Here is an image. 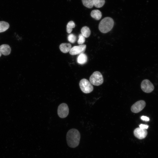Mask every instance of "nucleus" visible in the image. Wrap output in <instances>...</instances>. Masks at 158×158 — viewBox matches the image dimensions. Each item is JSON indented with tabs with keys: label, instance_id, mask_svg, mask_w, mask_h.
Returning a JSON list of instances; mask_svg holds the SVG:
<instances>
[{
	"label": "nucleus",
	"instance_id": "nucleus-20",
	"mask_svg": "<svg viewBox=\"0 0 158 158\" xmlns=\"http://www.w3.org/2000/svg\"><path fill=\"white\" fill-rule=\"evenodd\" d=\"M78 40V43L79 45H82L85 42V37L81 34L79 35Z\"/></svg>",
	"mask_w": 158,
	"mask_h": 158
},
{
	"label": "nucleus",
	"instance_id": "nucleus-3",
	"mask_svg": "<svg viewBox=\"0 0 158 158\" xmlns=\"http://www.w3.org/2000/svg\"><path fill=\"white\" fill-rule=\"evenodd\" d=\"M90 81L92 84L95 86H99L102 84L104 79L102 74L99 71L94 72L90 78Z\"/></svg>",
	"mask_w": 158,
	"mask_h": 158
},
{
	"label": "nucleus",
	"instance_id": "nucleus-21",
	"mask_svg": "<svg viewBox=\"0 0 158 158\" xmlns=\"http://www.w3.org/2000/svg\"><path fill=\"white\" fill-rule=\"evenodd\" d=\"M149 126L147 125L141 124L139 125V127L142 129H147L148 128Z\"/></svg>",
	"mask_w": 158,
	"mask_h": 158
},
{
	"label": "nucleus",
	"instance_id": "nucleus-22",
	"mask_svg": "<svg viewBox=\"0 0 158 158\" xmlns=\"http://www.w3.org/2000/svg\"><path fill=\"white\" fill-rule=\"evenodd\" d=\"M141 119L143 121H149L150 120V119L149 117L144 116H141Z\"/></svg>",
	"mask_w": 158,
	"mask_h": 158
},
{
	"label": "nucleus",
	"instance_id": "nucleus-18",
	"mask_svg": "<svg viewBox=\"0 0 158 158\" xmlns=\"http://www.w3.org/2000/svg\"><path fill=\"white\" fill-rule=\"evenodd\" d=\"M75 27V24L73 21L68 22L66 26V31L68 33H70L72 30V29Z\"/></svg>",
	"mask_w": 158,
	"mask_h": 158
},
{
	"label": "nucleus",
	"instance_id": "nucleus-2",
	"mask_svg": "<svg viewBox=\"0 0 158 158\" xmlns=\"http://www.w3.org/2000/svg\"><path fill=\"white\" fill-rule=\"evenodd\" d=\"M114 25V21L112 18L106 17L101 21L99 25V28L102 32L106 33L111 30Z\"/></svg>",
	"mask_w": 158,
	"mask_h": 158
},
{
	"label": "nucleus",
	"instance_id": "nucleus-14",
	"mask_svg": "<svg viewBox=\"0 0 158 158\" xmlns=\"http://www.w3.org/2000/svg\"><path fill=\"white\" fill-rule=\"evenodd\" d=\"M9 24L4 21H0V33L6 31L9 27Z\"/></svg>",
	"mask_w": 158,
	"mask_h": 158
},
{
	"label": "nucleus",
	"instance_id": "nucleus-6",
	"mask_svg": "<svg viewBox=\"0 0 158 158\" xmlns=\"http://www.w3.org/2000/svg\"><path fill=\"white\" fill-rule=\"evenodd\" d=\"M141 87L143 92L147 93L151 92L154 89L153 84L148 79L144 80L142 81Z\"/></svg>",
	"mask_w": 158,
	"mask_h": 158
},
{
	"label": "nucleus",
	"instance_id": "nucleus-16",
	"mask_svg": "<svg viewBox=\"0 0 158 158\" xmlns=\"http://www.w3.org/2000/svg\"><path fill=\"white\" fill-rule=\"evenodd\" d=\"M83 5L87 8H90L94 6L93 0H82Z\"/></svg>",
	"mask_w": 158,
	"mask_h": 158
},
{
	"label": "nucleus",
	"instance_id": "nucleus-5",
	"mask_svg": "<svg viewBox=\"0 0 158 158\" xmlns=\"http://www.w3.org/2000/svg\"><path fill=\"white\" fill-rule=\"evenodd\" d=\"M57 113L61 118H64L66 117L69 113V109L67 105L65 103L60 104L58 108Z\"/></svg>",
	"mask_w": 158,
	"mask_h": 158
},
{
	"label": "nucleus",
	"instance_id": "nucleus-10",
	"mask_svg": "<svg viewBox=\"0 0 158 158\" xmlns=\"http://www.w3.org/2000/svg\"><path fill=\"white\" fill-rule=\"evenodd\" d=\"M11 49L8 44H3L0 46V51L1 54L7 56L9 55L11 52Z\"/></svg>",
	"mask_w": 158,
	"mask_h": 158
},
{
	"label": "nucleus",
	"instance_id": "nucleus-17",
	"mask_svg": "<svg viewBox=\"0 0 158 158\" xmlns=\"http://www.w3.org/2000/svg\"><path fill=\"white\" fill-rule=\"evenodd\" d=\"M94 6L97 8L102 7L105 3V0H93Z\"/></svg>",
	"mask_w": 158,
	"mask_h": 158
},
{
	"label": "nucleus",
	"instance_id": "nucleus-7",
	"mask_svg": "<svg viewBox=\"0 0 158 158\" xmlns=\"http://www.w3.org/2000/svg\"><path fill=\"white\" fill-rule=\"evenodd\" d=\"M145 102L143 100L138 101L133 104L131 107V110L134 113H138L142 110L145 107Z\"/></svg>",
	"mask_w": 158,
	"mask_h": 158
},
{
	"label": "nucleus",
	"instance_id": "nucleus-9",
	"mask_svg": "<svg viewBox=\"0 0 158 158\" xmlns=\"http://www.w3.org/2000/svg\"><path fill=\"white\" fill-rule=\"evenodd\" d=\"M135 136L139 139L145 138L147 136V132L145 129H142L140 127L136 128L134 130Z\"/></svg>",
	"mask_w": 158,
	"mask_h": 158
},
{
	"label": "nucleus",
	"instance_id": "nucleus-19",
	"mask_svg": "<svg viewBox=\"0 0 158 158\" xmlns=\"http://www.w3.org/2000/svg\"><path fill=\"white\" fill-rule=\"evenodd\" d=\"M68 40L70 42L73 43L76 41V36L74 34H70L68 37Z\"/></svg>",
	"mask_w": 158,
	"mask_h": 158
},
{
	"label": "nucleus",
	"instance_id": "nucleus-23",
	"mask_svg": "<svg viewBox=\"0 0 158 158\" xmlns=\"http://www.w3.org/2000/svg\"><path fill=\"white\" fill-rule=\"evenodd\" d=\"M1 53L0 51V57L1 56Z\"/></svg>",
	"mask_w": 158,
	"mask_h": 158
},
{
	"label": "nucleus",
	"instance_id": "nucleus-11",
	"mask_svg": "<svg viewBox=\"0 0 158 158\" xmlns=\"http://www.w3.org/2000/svg\"><path fill=\"white\" fill-rule=\"evenodd\" d=\"M59 47L61 51L65 53L70 51L71 48V46L69 43H62L60 45Z\"/></svg>",
	"mask_w": 158,
	"mask_h": 158
},
{
	"label": "nucleus",
	"instance_id": "nucleus-15",
	"mask_svg": "<svg viewBox=\"0 0 158 158\" xmlns=\"http://www.w3.org/2000/svg\"><path fill=\"white\" fill-rule=\"evenodd\" d=\"M81 34L85 37H88L91 34V31L90 28L87 27H83L81 29Z\"/></svg>",
	"mask_w": 158,
	"mask_h": 158
},
{
	"label": "nucleus",
	"instance_id": "nucleus-4",
	"mask_svg": "<svg viewBox=\"0 0 158 158\" xmlns=\"http://www.w3.org/2000/svg\"><path fill=\"white\" fill-rule=\"evenodd\" d=\"M79 86L81 91L85 93H89L93 90L92 84L90 81L85 78L81 79L79 82Z\"/></svg>",
	"mask_w": 158,
	"mask_h": 158
},
{
	"label": "nucleus",
	"instance_id": "nucleus-13",
	"mask_svg": "<svg viewBox=\"0 0 158 158\" xmlns=\"http://www.w3.org/2000/svg\"><path fill=\"white\" fill-rule=\"evenodd\" d=\"M87 58V56L84 53L79 54L77 58V62L80 64H83L86 63Z\"/></svg>",
	"mask_w": 158,
	"mask_h": 158
},
{
	"label": "nucleus",
	"instance_id": "nucleus-1",
	"mask_svg": "<svg viewBox=\"0 0 158 158\" xmlns=\"http://www.w3.org/2000/svg\"><path fill=\"white\" fill-rule=\"evenodd\" d=\"M80 135L79 131L75 128L69 130L67 132L66 139L68 145L74 148L78 146L80 142Z\"/></svg>",
	"mask_w": 158,
	"mask_h": 158
},
{
	"label": "nucleus",
	"instance_id": "nucleus-12",
	"mask_svg": "<svg viewBox=\"0 0 158 158\" xmlns=\"http://www.w3.org/2000/svg\"><path fill=\"white\" fill-rule=\"evenodd\" d=\"M90 15L92 18L97 20L100 19L102 16L101 12L97 9L92 10L91 13Z\"/></svg>",
	"mask_w": 158,
	"mask_h": 158
},
{
	"label": "nucleus",
	"instance_id": "nucleus-8",
	"mask_svg": "<svg viewBox=\"0 0 158 158\" xmlns=\"http://www.w3.org/2000/svg\"><path fill=\"white\" fill-rule=\"evenodd\" d=\"M86 47L85 44L75 46L72 48L69 51V53L71 55H75L83 53L85 51Z\"/></svg>",
	"mask_w": 158,
	"mask_h": 158
}]
</instances>
